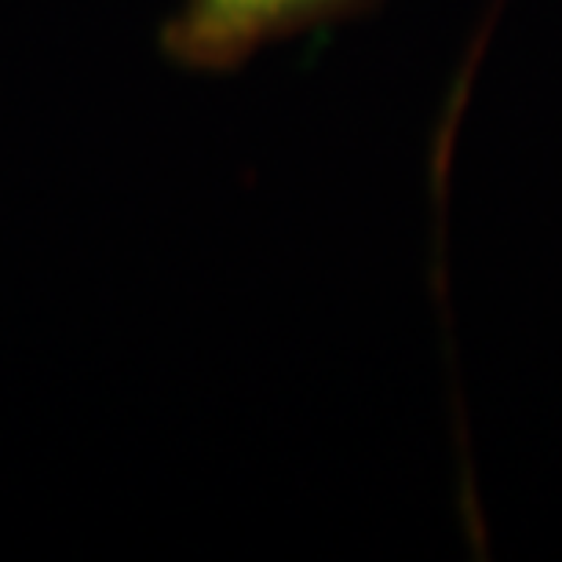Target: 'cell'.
I'll list each match as a JSON object with an SVG mask.
<instances>
[{
	"label": "cell",
	"instance_id": "cell-1",
	"mask_svg": "<svg viewBox=\"0 0 562 562\" xmlns=\"http://www.w3.org/2000/svg\"><path fill=\"white\" fill-rule=\"evenodd\" d=\"M380 0H183L161 26V55L194 74H234L271 44L362 19Z\"/></svg>",
	"mask_w": 562,
	"mask_h": 562
}]
</instances>
